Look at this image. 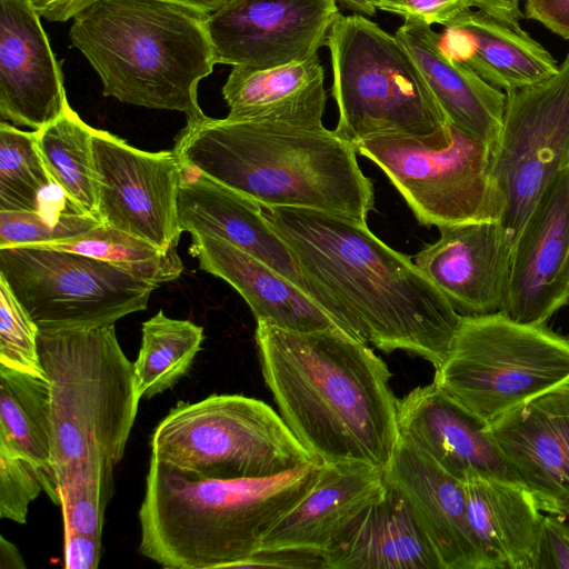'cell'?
Instances as JSON below:
<instances>
[{
	"instance_id": "obj_45",
	"label": "cell",
	"mask_w": 569,
	"mask_h": 569,
	"mask_svg": "<svg viewBox=\"0 0 569 569\" xmlns=\"http://www.w3.org/2000/svg\"><path fill=\"white\" fill-rule=\"evenodd\" d=\"M166 2H170L187 9H190L194 12H198L202 16H208L222 6L228 3L231 0H162Z\"/></svg>"
},
{
	"instance_id": "obj_43",
	"label": "cell",
	"mask_w": 569,
	"mask_h": 569,
	"mask_svg": "<svg viewBox=\"0 0 569 569\" xmlns=\"http://www.w3.org/2000/svg\"><path fill=\"white\" fill-rule=\"evenodd\" d=\"M473 2L475 8L513 27H520L519 22L525 18L520 9L521 0H473Z\"/></svg>"
},
{
	"instance_id": "obj_15",
	"label": "cell",
	"mask_w": 569,
	"mask_h": 569,
	"mask_svg": "<svg viewBox=\"0 0 569 569\" xmlns=\"http://www.w3.org/2000/svg\"><path fill=\"white\" fill-rule=\"evenodd\" d=\"M569 306V166L538 199L513 244L503 313L546 325Z\"/></svg>"
},
{
	"instance_id": "obj_5",
	"label": "cell",
	"mask_w": 569,
	"mask_h": 569,
	"mask_svg": "<svg viewBox=\"0 0 569 569\" xmlns=\"http://www.w3.org/2000/svg\"><path fill=\"white\" fill-rule=\"evenodd\" d=\"M204 18L162 0H100L73 19L69 37L106 97L192 120L204 116L198 84L216 64Z\"/></svg>"
},
{
	"instance_id": "obj_2",
	"label": "cell",
	"mask_w": 569,
	"mask_h": 569,
	"mask_svg": "<svg viewBox=\"0 0 569 569\" xmlns=\"http://www.w3.org/2000/svg\"><path fill=\"white\" fill-rule=\"evenodd\" d=\"M262 375L280 416L322 463L386 470L399 440L391 372L340 328L286 330L257 322Z\"/></svg>"
},
{
	"instance_id": "obj_27",
	"label": "cell",
	"mask_w": 569,
	"mask_h": 569,
	"mask_svg": "<svg viewBox=\"0 0 569 569\" xmlns=\"http://www.w3.org/2000/svg\"><path fill=\"white\" fill-rule=\"evenodd\" d=\"M463 485L470 530L487 569H538L543 516L530 492L487 477Z\"/></svg>"
},
{
	"instance_id": "obj_9",
	"label": "cell",
	"mask_w": 569,
	"mask_h": 569,
	"mask_svg": "<svg viewBox=\"0 0 569 569\" xmlns=\"http://www.w3.org/2000/svg\"><path fill=\"white\" fill-rule=\"evenodd\" d=\"M433 382L491 422L569 379V338L503 312L462 316Z\"/></svg>"
},
{
	"instance_id": "obj_19",
	"label": "cell",
	"mask_w": 569,
	"mask_h": 569,
	"mask_svg": "<svg viewBox=\"0 0 569 569\" xmlns=\"http://www.w3.org/2000/svg\"><path fill=\"white\" fill-rule=\"evenodd\" d=\"M63 74L28 0H0V114L39 130L67 109Z\"/></svg>"
},
{
	"instance_id": "obj_38",
	"label": "cell",
	"mask_w": 569,
	"mask_h": 569,
	"mask_svg": "<svg viewBox=\"0 0 569 569\" xmlns=\"http://www.w3.org/2000/svg\"><path fill=\"white\" fill-rule=\"evenodd\" d=\"M234 568H303L323 569L321 553L298 548L260 549Z\"/></svg>"
},
{
	"instance_id": "obj_7",
	"label": "cell",
	"mask_w": 569,
	"mask_h": 569,
	"mask_svg": "<svg viewBox=\"0 0 569 569\" xmlns=\"http://www.w3.org/2000/svg\"><path fill=\"white\" fill-rule=\"evenodd\" d=\"M335 132L355 148L381 136H429L448 120L406 47L360 13L339 14L326 41Z\"/></svg>"
},
{
	"instance_id": "obj_17",
	"label": "cell",
	"mask_w": 569,
	"mask_h": 569,
	"mask_svg": "<svg viewBox=\"0 0 569 569\" xmlns=\"http://www.w3.org/2000/svg\"><path fill=\"white\" fill-rule=\"evenodd\" d=\"M540 511L569 515V379L489 422Z\"/></svg>"
},
{
	"instance_id": "obj_29",
	"label": "cell",
	"mask_w": 569,
	"mask_h": 569,
	"mask_svg": "<svg viewBox=\"0 0 569 569\" xmlns=\"http://www.w3.org/2000/svg\"><path fill=\"white\" fill-rule=\"evenodd\" d=\"M0 452L28 460L54 481L48 379L0 366Z\"/></svg>"
},
{
	"instance_id": "obj_4",
	"label": "cell",
	"mask_w": 569,
	"mask_h": 569,
	"mask_svg": "<svg viewBox=\"0 0 569 569\" xmlns=\"http://www.w3.org/2000/svg\"><path fill=\"white\" fill-rule=\"evenodd\" d=\"M317 460L248 479L189 476L150 456L139 551L168 569L234 568L312 488Z\"/></svg>"
},
{
	"instance_id": "obj_31",
	"label": "cell",
	"mask_w": 569,
	"mask_h": 569,
	"mask_svg": "<svg viewBox=\"0 0 569 569\" xmlns=\"http://www.w3.org/2000/svg\"><path fill=\"white\" fill-rule=\"evenodd\" d=\"M141 331V346L133 362L140 400L176 386L189 372L204 339L202 327L169 318L163 310L144 321Z\"/></svg>"
},
{
	"instance_id": "obj_44",
	"label": "cell",
	"mask_w": 569,
	"mask_h": 569,
	"mask_svg": "<svg viewBox=\"0 0 569 569\" xmlns=\"http://www.w3.org/2000/svg\"><path fill=\"white\" fill-rule=\"evenodd\" d=\"M0 568L26 569L27 565L19 549L3 536L0 537Z\"/></svg>"
},
{
	"instance_id": "obj_16",
	"label": "cell",
	"mask_w": 569,
	"mask_h": 569,
	"mask_svg": "<svg viewBox=\"0 0 569 569\" xmlns=\"http://www.w3.org/2000/svg\"><path fill=\"white\" fill-rule=\"evenodd\" d=\"M439 238L415 257L418 269L460 316L502 312L513 242L499 220L438 227Z\"/></svg>"
},
{
	"instance_id": "obj_25",
	"label": "cell",
	"mask_w": 569,
	"mask_h": 569,
	"mask_svg": "<svg viewBox=\"0 0 569 569\" xmlns=\"http://www.w3.org/2000/svg\"><path fill=\"white\" fill-rule=\"evenodd\" d=\"M191 238L189 252L199 268L232 286L257 322L292 331L339 328L307 292L260 259L217 237Z\"/></svg>"
},
{
	"instance_id": "obj_1",
	"label": "cell",
	"mask_w": 569,
	"mask_h": 569,
	"mask_svg": "<svg viewBox=\"0 0 569 569\" xmlns=\"http://www.w3.org/2000/svg\"><path fill=\"white\" fill-rule=\"evenodd\" d=\"M264 211L293 254L299 287L340 329L387 353L407 351L435 368L445 361L462 316L411 257L366 221L308 209Z\"/></svg>"
},
{
	"instance_id": "obj_34",
	"label": "cell",
	"mask_w": 569,
	"mask_h": 569,
	"mask_svg": "<svg viewBox=\"0 0 569 569\" xmlns=\"http://www.w3.org/2000/svg\"><path fill=\"white\" fill-rule=\"evenodd\" d=\"M38 336L37 325L0 277V366L47 379Z\"/></svg>"
},
{
	"instance_id": "obj_28",
	"label": "cell",
	"mask_w": 569,
	"mask_h": 569,
	"mask_svg": "<svg viewBox=\"0 0 569 569\" xmlns=\"http://www.w3.org/2000/svg\"><path fill=\"white\" fill-rule=\"evenodd\" d=\"M222 96L230 119L323 127L327 93L318 54L266 69L232 67Z\"/></svg>"
},
{
	"instance_id": "obj_18",
	"label": "cell",
	"mask_w": 569,
	"mask_h": 569,
	"mask_svg": "<svg viewBox=\"0 0 569 569\" xmlns=\"http://www.w3.org/2000/svg\"><path fill=\"white\" fill-rule=\"evenodd\" d=\"M397 418L399 437L456 479L465 482L487 477L521 485L490 432L489 422L435 382L399 399Z\"/></svg>"
},
{
	"instance_id": "obj_20",
	"label": "cell",
	"mask_w": 569,
	"mask_h": 569,
	"mask_svg": "<svg viewBox=\"0 0 569 569\" xmlns=\"http://www.w3.org/2000/svg\"><path fill=\"white\" fill-rule=\"evenodd\" d=\"M385 477L410 503L443 569H487L470 530L462 481L400 437Z\"/></svg>"
},
{
	"instance_id": "obj_30",
	"label": "cell",
	"mask_w": 569,
	"mask_h": 569,
	"mask_svg": "<svg viewBox=\"0 0 569 569\" xmlns=\"http://www.w3.org/2000/svg\"><path fill=\"white\" fill-rule=\"evenodd\" d=\"M34 131L56 186L76 210L99 220L92 151L94 128L69 104L57 120Z\"/></svg>"
},
{
	"instance_id": "obj_26",
	"label": "cell",
	"mask_w": 569,
	"mask_h": 569,
	"mask_svg": "<svg viewBox=\"0 0 569 569\" xmlns=\"http://www.w3.org/2000/svg\"><path fill=\"white\" fill-rule=\"evenodd\" d=\"M445 48L506 93L540 83L559 70L551 53L521 27L471 8L441 33Z\"/></svg>"
},
{
	"instance_id": "obj_23",
	"label": "cell",
	"mask_w": 569,
	"mask_h": 569,
	"mask_svg": "<svg viewBox=\"0 0 569 569\" xmlns=\"http://www.w3.org/2000/svg\"><path fill=\"white\" fill-rule=\"evenodd\" d=\"M322 562L323 569H443L410 503L387 480L383 495L322 553Z\"/></svg>"
},
{
	"instance_id": "obj_11",
	"label": "cell",
	"mask_w": 569,
	"mask_h": 569,
	"mask_svg": "<svg viewBox=\"0 0 569 569\" xmlns=\"http://www.w3.org/2000/svg\"><path fill=\"white\" fill-rule=\"evenodd\" d=\"M0 277L40 332L114 325L144 310L158 288L109 262L37 246L0 248Z\"/></svg>"
},
{
	"instance_id": "obj_42",
	"label": "cell",
	"mask_w": 569,
	"mask_h": 569,
	"mask_svg": "<svg viewBox=\"0 0 569 569\" xmlns=\"http://www.w3.org/2000/svg\"><path fill=\"white\" fill-rule=\"evenodd\" d=\"M100 0H29L34 11L44 19L64 22L74 19Z\"/></svg>"
},
{
	"instance_id": "obj_22",
	"label": "cell",
	"mask_w": 569,
	"mask_h": 569,
	"mask_svg": "<svg viewBox=\"0 0 569 569\" xmlns=\"http://www.w3.org/2000/svg\"><path fill=\"white\" fill-rule=\"evenodd\" d=\"M385 489L382 469L360 463H322L312 488L268 531L260 549L298 548L322 556Z\"/></svg>"
},
{
	"instance_id": "obj_13",
	"label": "cell",
	"mask_w": 569,
	"mask_h": 569,
	"mask_svg": "<svg viewBox=\"0 0 569 569\" xmlns=\"http://www.w3.org/2000/svg\"><path fill=\"white\" fill-rule=\"evenodd\" d=\"M92 151L100 222L164 251L177 249L184 168L176 151L140 150L99 129L93 131Z\"/></svg>"
},
{
	"instance_id": "obj_37",
	"label": "cell",
	"mask_w": 569,
	"mask_h": 569,
	"mask_svg": "<svg viewBox=\"0 0 569 569\" xmlns=\"http://www.w3.org/2000/svg\"><path fill=\"white\" fill-rule=\"evenodd\" d=\"M377 10L391 12L403 19H413L445 28L462 12L475 8L473 0H368Z\"/></svg>"
},
{
	"instance_id": "obj_47",
	"label": "cell",
	"mask_w": 569,
	"mask_h": 569,
	"mask_svg": "<svg viewBox=\"0 0 569 569\" xmlns=\"http://www.w3.org/2000/svg\"><path fill=\"white\" fill-rule=\"evenodd\" d=\"M29 1V0H28Z\"/></svg>"
},
{
	"instance_id": "obj_36",
	"label": "cell",
	"mask_w": 569,
	"mask_h": 569,
	"mask_svg": "<svg viewBox=\"0 0 569 569\" xmlns=\"http://www.w3.org/2000/svg\"><path fill=\"white\" fill-rule=\"evenodd\" d=\"M44 490L60 505L56 482L26 459L0 452V517L20 525L27 522L30 503Z\"/></svg>"
},
{
	"instance_id": "obj_10",
	"label": "cell",
	"mask_w": 569,
	"mask_h": 569,
	"mask_svg": "<svg viewBox=\"0 0 569 569\" xmlns=\"http://www.w3.org/2000/svg\"><path fill=\"white\" fill-rule=\"evenodd\" d=\"M356 150L376 163L423 226L499 220L502 200L489 173L491 147L447 123L423 136H381Z\"/></svg>"
},
{
	"instance_id": "obj_41",
	"label": "cell",
	"mask_w": 569,
	"mask_h": 569,
	"mask_svg": "<svg viewBox=\"0 0 569 569\" xmlns=\"http://www.w3.org/2000/svg\"><path fill=\"white\" fill-rule=\"evenodd\" d=\"M523 14L569 40V0H526Z\"/></svg>"
},
{
	"instance_id": "obj_3",
	"label": "cell",
	"mask_w": 569,
	"mask_h": 569,
	"mask_svg": "<svg viewBox=\"0 0 569 569\" xmlns=\"http://www.w3.org/2000/svg\"><path fill=\"white\" fill-rule=\"evenodd\" d=\"M173 150L196 170L263 209H308L366 221L371 180L335 130L202 116L187 120Z\"/></svg>"
},
{
	"instance_id": "obj_33",
	"label": "cell",
	"mask_w": 569,
	"mask_h": 569,
	"mask_svg": "<svg viewBox=\"0 0 569 569\" xmlns=\"http://www.w3.org/2000/svg\"><path fill=\"white\" fill-rule=\"evenodd\" d=\"M56 184L39 151L36 131L0 123V210L41 212L43 192Z\"/></svg>"
},
{
	"instance_id": "obj_14",
	"label": "cell",
	"mask_w": 569,
	"mask_h": 569,
	"mask_svg": "<svg viewBox=\"0 0 569 569\" xmlns=\"http://www.w3.org/2000/svg\"><path fill=\"white\" fill-rule=\"evenodd\" d=\"M336 0H231L206 16L216 63L266 69L318 54Z\"/></svg>"
},
{
	"instance_id": "obj_8",
	"label": "cell",
	"mask_w": 569,
	"mask_h": 569,
	"mask_svg": "<svg viewBox=\"0 0 569 569\" xmlns=\"http://www.w3.org/2000/svg\"><path fill=\"white\" fill-rule=\"evenodd\" d=\"M150 447L151 457L206 479L261 478L319 460L269 405L242 395L179 402L156 427Z\"/></svg>"
},
{
	"instance_id": "obj_40",
	"label": "cell",
	"mask_w": 569,
	"mask_h": 569,
	"mask_svg": "<svg viewBox=\"0 0 569 569\" xmlns=\"http://www.w3.org/2000/svg\"><path fill=\"white\" fill-rule=\"evenodd\" d=\"M64 537L66 569H97L101 558V537L68 532Z\"/></svg>"
},
{
	"instance_id": "obj_39",
	"label": "cell",
	"mask_w": 569,
	"mask_h": 569,
	"mask_svg": "<svg viewBox=\"0 0 569 569\" xmlns=\"http://www.w3.org/2000/svg\"><path fill=\"white\" fill-rule=\"evenodd\" d=\"M569 569V523L559 516H543L538 569Z\"/></svg>"
},
{
	"instance_id": "obj_35",
	"label": "cell",
	"mask_w": 569,
	"mask_h": 569,
	"mask_svg": "<svg viewBox=\"0 0 569 569\" xmlns=\"http://www.w3.org/2000/svg\"><path fill=\"white\" fill-rule=\"evenodd\" d=\"M101 222L79 211L61 212L58 218L36 211L0 210V248L39 246L83 233Z\"/></svg>"
},
{
	"instance_id": "obj_24",
	"label": "cell",
	"mask_w": 569,
	"mask_h": 569,
	"mask_svg": "<svg viewBox=\"0 0 569 569\" xmlns=\"http://www.w3.org/2000/svg\"><path fill=\"white\" fill-rule=\"evenodd\" d=\"M395 36L418 64L448 122L492 149L502 127L506 93L455 58L430 24L405 19Z\"/></svg>"
},
{
	"instance_id": "obj_46",
	"label": "cell",
	"mask_w": 569,
	"mask_h": 569,
	"mask_svg": "<svg viewBox=\"0 0 569 569\" xmlns=\"http://www.w3.org/2000/svg\"><path fill=\"white\" fill-rule=\"evenodd\" d=\"M345 8L353 11L355 13H360L363 16L371 17L376 13V9L368 2V0H336Z\"/></svg>"
},
{
	"instance_id": "obj_32",
	"label": "cell",
	"mask_w": 569,
	"mask_h": 569,
	"mask_svg": "<svg viewBox=\"0 0 569 569\" xmlns=\"http://www.w3.org/2000/svg\"><path fill=\"white\" fill-rule=\"evenodd\" d=\"M37 247L99 259L157 287L178 279L184 269L177 249L164 251L144 239L103 223L78 236Z\"/></svg>"
},
{
	"instance_id": "obj_6",
	"label": "cell",
	"mask_w": 569,
	"mask_h": 569,
	"mask_svg": "<svg viewBox=\"0 0 569 569\" xmlns=\"http://www.w3.org/2000/svg\"><path fill=\"white\" fill-rule=\"evenodd\" d=\"M38 349L50 389L57 491L82 480L113 485L140 401L114 325L39 331Z\"/></svg>"
},
{
	"instance_id": "obj_21",
	"label": "cell",
	"mask_w": 569,
	"mask_h": 569,
	"mask_svg": "<svg viewBox=\"0 0 569 569\" xmlns=\"http://www.w3.org/2000/svg\"><path fill=\"white\" fill-rule=\"evenodd\" d=\"M178 220L182 232L220 238L299 286V270L289 246L263 208L242 193L184 169Z\"/></svg>"
},
{
	"instance_id": "obj_12",
	"label": "cell",
	"mask_w": 569,
	"mask_h": 569,
	"mask_svg": "<svg viewBox=\"0 0 569 569\" xmlns=\"http://www.w3.org/2000/svg\"><path fill=\"white\" fill-rule=\"evenodd\" d=\"M489 173L513 244L546 188L569 166V53L551 78L506 93Z\"/></svg>"
}]
</instances>
